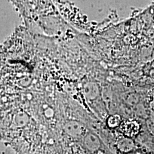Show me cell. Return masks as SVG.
<instances>
[{
    "instance_id": "6da1fadb",
    "label": "cell",
    "mask_w": 154,
    "mask_h": 154,
    "mask_svg": "<svg viewBox=\"0 0 154 154\" xmlns=\"http://www.w3.org/2000/svg\"><path fill=\"white\" fill-rule=\"evenodd\" d=\"M119 127L124 136L131 139L138 135L140 130V124L135 120H127L122 122Z\"/></svg>"
},
{
    "instance_id": "7a4b0ae2",
    "label": "cell",
    "mask_w": 154,
    "mask_h": 154,
    "mask_svg": "<svg viewBox=\"0 0 154 154\" xmlns=\"http://www.w3.org/2000/svg\"><path fill=\"white\" fill-rule=\"evenodd\" d=\"M64 130L67 134L73 138L85 137L87 132L86 128L81 123L77 121H69L64 126Z\"/></svg>"
},
{
    "instance_id": "3957f363",
    "label": "cell",
    "mask_w": 154,
    "mask_h": 154,
    "mask_svg": "<svg viewBox=\"0 0 154 154\" xmlns=\"http://www.w3.org/2000/svg\"><path fill=\"white\" fill-rule=\"evenodd\" d=\"M84 144L86 148L92 152L98 151L101 146L98 137L91 132H87L84 137Z\"/></svg>"
},
{
    "instance_id": "277c9868",
    "label": "cell",
    "mask_w": 154,
    "mask_h": 154,
    "mask_svg": "<svg viewBox=\"0 0 154 154\" xmlns=\"http://www.w3.org/2000/svg\"><path fill=\"white\" fill-rule=\"evenodd\" d=\"M135 144L131 138H122L116 143L117 149L122 153H128L134 149Z\"/></svg>"
},
{
    "instance_id": "5b68a950",
    "label": "cell",
    "mask_w": 154,
    "mask_h": 154,
    "mask_svg": "<svg viewBox=\"0 0 154 154\" xmlns=\"http://www.w3.org/2000/svg\"><path fill=\"white\" fill-rule=\"evenodd\" d=\"M29 117L28 114L24 112H19L14 117L15 123L18 127L25 126L29 122Z\"/></svg>"
},
{
    "instance_id": "8992f818",
    "label": "cell",
    "mask_w": 154,
    "mask_h": 154,
    "mask_svg": "<svg viewBox=\"0 0 154 154\" xmlns=\"http://www.w3.org/2000/svg\"><path fill=\"white\" fill-rule=\"evenodd\" d=\"M122 118L118 114H113L109 116L107 119V125L110 128H115L121 125Z\"/></svg>"
},
{
    "instance_id": "52a82bcc",
    "label": "cell",
    "mask_w": 154,
    "mask_h": 154,
    "mask_svg": "<svg viewBox=\"0 0 154 154\" xmlns=\"http://www.w3.org/2000/svg\"><path fill=\"white\" fill-rule=\"evenodd\" d=\"M149 75L151 78H154V69H152L151 70H149Z\"/></svg>"
},
{
    "instance_id": "ba28073f",
    "label": "cell",
    "mask_w": 154,
    "mask_h": 154,
    "mask_svg": "<svg viewBox=\"0 0 154 154\" xmlns=\"http://www.w3.org/2000/svg\"><path fill=\"white\" fill-rule=\"evenodd\" d=\"M151 67H152V69H154V61L152 62V63H151Z\"/></svg>"
}]
</instances>
